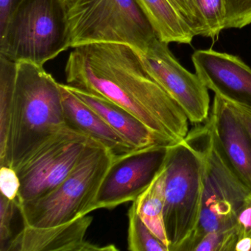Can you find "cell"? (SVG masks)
<instances>
[{
  "instance_id": "1",
  "label": "cell",
  "mask_w": 251,
  "mask_h": 251,
  "mask_svg": "<svg viewBox=\"0 0 251 251\" xmlns=\"http://www.w3.org/2000/svg\"><path fill=\"white\" fill-rule=\"evenodd\" d=\"M67 85L105 98L134 114L170 145L189 133L181 107L150 75L136 50L123 44L73 48L65 67Z\"/></svg>"
},
{
  "instance_id": "2",
  "label": "cell",
  "mask_w": 251,
  "mask_h": 251,
  "mask_svg": "<svg viewBox=\"0 0 251 251\" xmlns=\"http://www.w3.org/2000/svg\"><path fill=\"white\" fill-rule=\"evenodd\" d=\"M67 126L61 83L43 66L17 63L8 142L0 165L16 170L27 155Z\"/></svg>"
},
{
  "instance_id": "3",
  "label": "cell",
  "mask_w": 251,
  "mask_h": 251,
  "mask_svg": "<svg viewBox=\"0 0 251 251\" xmlns=\"http://www.w3.org/2000/svg\"><path fill=\"white\" fill-rule=\"evenodd\" d=\"M186 139L197 150L202 162V202L199 223L183 251L205 233L230 228L251 193L223 152L209 119L189 131Z\"/></svg>"
},
{
  "instance_id": "4",
  "label": "cell",
  "mask_w": 251,
  "mask_h": 251,
  "mask_svg": "<svg viewBox=\"0 0 251 251\" xmlns=\"http://www.w3.org/2000/svg\"><path fill=\"white\" fill-rule=\"evenodd\" d=\"M115 155L92 140L68 177L45 196L17 202L23 226L45 227L70 223L95 211L102 180Z\"/></svg>"
},
{
  "instance_id": "5",
  "label": "cell",
  "mask_w": 251,
  "mask_h": 251,
  "mask_svg": "<svg viewBox=\"0 0 251 251\" xmlns=\"http://www.w3.org/2000/svg\"><path fill=\"white\" fill-rule=\"evenodd\" d=\"M64 0H19L0 27V55L44 66L69 46Z\"/></svg>"
},
{
  "instance_id": "6",
  "label": "cell",
  "mask_w": 251,
  "mask_h": 251,
  "mask_svg": "<svg viewBox=\"0 0 251 251\" xmlns=\"http://www.w3.org/2000/svg\"><path fill=\"white\" fill-rule=\"evenodd\" d=\"M69 46L123 44L143 52L157 37L134 0H64Z\"/></svg>"
},
{
  "instance_id": "7",
  "label": "cell",
  "mask_w": 251,
  "mask_h": 251,
  "mask_svg": "<svg viewBox=\"0 0 251 251\" xmlns=\"http://www.w3.org/2000/svg\"><path fill=\"white\" fill-rule=\"evenodd\" d=\"M164 220L170 251H183L198 227L202 210L201 156L185 138L170 145L165 164Z\"/></svg>"
},
{
  "instance_id": "8",
  "label": "cell",
  "mask_w": 251,
  "mask_h": 251,
  "mask_svg": "<svg viewBox=\"0 0 251 251\" xmlns=\"http://www.w3.org/2000/svg\"><path fill=\"white\" fill-rule=\"evenodd\" d=\"M92 140L67 126L38 147L15 170L21 183L18 202L55 189L74 170Z\"/></svg>"
},
{
  "instance_id": "9",
  "label": "cell",
  "mask_w": 251,
  "mask_h": 251,
  "mask_svg": "<svg viewBox=\"0 0 251 251\" xmlns=\"http://www.w3.org/2000/svg\"><path fill=\"white\" fill-rule=\"evenodd\" d=\"M169 146L152 145L115 155L100 186L95 209L136 201L162 170Z\"/></svg>"
},
{
  "instance_id": "10",
  "label": "cell",
  "mask_w": 251,
  "mask_h": 251,
  "mask_svg": "<svg viewBox=\"0 0 251 251\" xmlns=\"http://www.w3.org/2000/svg\"><path fill=\"white\" fill-rule=\"evenodd\" d=\"M158 37L138 52L150 75L181 107L189 122L202 124L210 114L208 89L198 75L184 68Z\"/></svg>"
},
{
  "instance_id": "11",
  "label": "cell",
  "mask_w": 251,
  "mask_h": 251,
  "mask_svg": "<svg viewBox=\"0 0 251 251\" xmlns=\"http://www.w3.org/2000/svg\"><path fill=\"white\" fill-rule=\"evenodd\" d=\"M192 60L207 89L228 102L251 108V68L239 57L201 50L194 52Z\"/></svg>"
},
{
  "instance_id": "12",
  "label": "cell",
  "mask_w": 251,
  "mask_h": 251,
  "mask_svg": "<svg viewBox=\"0 0 251 251\" xmlns=\"http://www.w3.org/2000/svg\"><path fill=\"white\" fill-rule=\"evenodd\" d=\"M93 217L86 215L52 227L23 226L8 251H115L114 245L100 246L85 240Z\"/></svg>"
},
{
  "instance_id": "13",
  "label": "cell",
  "mask_w": 251,
  "mask_h": 251,
  "mask_svg": "<svg viewBox=\"0 0 251 251\" xmlns=\"http://www.w3.org/2000/svg\"><path fill=\"white\" fill-rule=\"evenodd\" d=\"M223 152L251 189V137L226 100L216 95L208 117Z\"/></svg>"
},
{
  "instance_id": "14",
  "label": "cell",
  "mask_w": 251,
  "mask_h": 251,
  "mask_svg": "<svg viewBox=\"0 0 251 251\" xmlns=\"http://www.w3.org/2000/svg\"><path fill=\"white\" fill-rule=\"evenodd\" d=\"M61 87L64 118L69 127L102 144L114 155H123L136 150L96 111L71 92L67 85L61 83Z\"/></svg>"
},
{
  "instance_id": "15",
  "label": "cell",
  "mask_w": 251,
  "mask_h": 251,
  "mask_svg": "<svg viewBox=\"0 0 251 251\" xmlns=\"http://www.w3.org/2000/svg\"><path fill=\"white\" fill-rule=\"evenodd\" d=\"M67 86L136 149L155 145H171L123 107L78 88Z\"/></svg>"
},
{
  "instance_id": "16",
  "label": "cell",
  "mask_w": 251,
  "mask_h": 251,
  "mask_svg": "<svg viewBox=\"0 0 251 251\" xmlns=\"http://www.w3.org/2000/svg\"><path fill=\"white\" fill-rule=\"evenodd\" d=\"M152 26L157 37L166 43L190 45L195 35L168 0H134Z\"/></svg>"
},
{
  "instance_id": "17",
  "label": "cell",
  "mask_w": 251,
  "mask_h": 251,
  "mask_svg": "<svg viewBox=\"0 0 251 251\" xmlns=\"http://www.w3.org/2000/svg\"><path fill=\"white\" fill-rule=\"evenodd\" d=\"M165 176L164 166L149 187L133 202L144 223L169 248L164 220Z\"/></svg>"
},
{
  "instance_id": "18",
  "label": "cell",
  "mask_w": 251,
  "mask_h": 251,
  "mask_svg": "<svg viewBox=\"0 0 251 251\" xmlns=\"http://www.w3.org/2000/svg\"><path fill=\"white\" fill-rule=\"evenodd\" d=\"M17 70V63L0 55V156L8 142Z\"/></svg>"
},
{
  "instance_id": "19",
  "label": "cell",
  "mask_w": 251,
  "mask_h": 251,
  "mask_svg": "<svg viewBox=\"0 0 251 251\" xmlns=\"http://www.w3.org/2000/svg\"><path fill=\"white\" fill-rule=\"evenodd\" d=\"M127 249L130 251H170L144 223L133 202L128 210Z\"/></svg>"
},
{
  "instance_id": "20",
  "label": "cell",
  "mask_w": 251,
  "mask_h": 251,
  "mask_svg": "<svg viewBox=\"0 0 251 251\" xmlns=\"http://www.w3.org/2000/svg\"><path fill=\"white\" fill-rule=\"evenodd\" d=\"M204 27V37L215 39L226 29L225 0H193Z\"/></svg>"
},
{
  "instance_id": "21",
  "label": "cell",
  "mask_w": 251,
  "mask_h": 251,
  "mask_svg": "<svg viewBox=\"0 0 251 251\" xmlns=\"http://www.w3.org/2000/svg\"><path fill=\"white\" fill-rule=\"evenodd\" d=\"M238 241L239 235L234 226L230 228L220 229L205 233L193 245L191 251H236Z\"/></svg>"
},
{
  "instance_id": "22",
  "label": "cell",
  "mask_w": 251,
  "mask_h": 251,
  "mask_svg": "<svg viewBox=\"0 0 251 251\" xmlns=\"http://www.w3.org/2000/svg\"><path fill=\"white\" fill-rule=\"evenodd\" d=\"M18 201H11L1 195L0 198V251H8L12 241V223Z\"/></svg>"
},
{
  "instance_id": "23",
  "label": "cell",
  "mask_w": 251,
  "mask_h": 251,
  "mask_svg": "<svg viewBox=\"0 0 251 251\" xmlns=\"http://www.w3.org/2000/svg\"><path fill=\"white\" fill-rule=\"evenodd\" d=\"M226 29H241L251 25V0H225Z\"/></svg>"
},
{
  "instance_id": "24",
  "label": "cell",
  "mask_w": 251,
  "mask_h": 251,
  "mask_svg": "<svg viewBox=\"0 0 251 251\" xmlns=\"http://www.w3.org/2000/svg\"><path fill=\"white\" fill-rule=\"evenodd\" d=\"M239 241L236 251H251V193L244 202L236 220Z\"/></svg>"
},
{
  "instance_id": "25",
  "label": "cell",
  "mask_w": 251,
  "mask_h": 251,
  "mask_svg": "<svg viewBox=\"0 0 251 251\" xmlns=\"http://www.w3.org/2000/svg\"><path fill=\"white\" fill-rule=\"evenodd\" d=\"M195 36L204 37V27L193 0H168Z\"/></svg>"
},
{
  "instance_id": "26",
  "label": "cell",
  "mask_w": 251,
  "mask_h": 251,
  "mask_svg": "<svg viewBox=\"0 0 251 251\" xmlns=\"http://www.w3.org/2000/svg\"><path fill=\"white\" fill-rule=\"evenodd\" d=\"M20 177L17 171L8 166L0 167V191L1 195L11 201H18L20 195Z\"/></svg>"
},
{
  "instance_id": "27",
  "label": "cell",
  "mask_w": 251,
  "mask_h": 251,
  "mask_svg": "<svg viewBox=\"0 0 251 251\" xmlns=\"http://www.w3.org/2000/svg\"><path fill=\"white\" fill-rule=\"evenodd\" d=\"M227 102L232 111L242 122L251 137V108L239 105V104L233 103L228 101Z\"/></svg>"
},
{
  "instance_id": "28",
  "label": "cell",
  "mask_w": 251,
  "mask_h": 251,
  "mask_svg": "<svg viewBox=\"0 0 251 251\" xmlns=\"http://www.w3.org/2000/svg\"><path fill=\"white\" fill-rule=\"evenodd\" d=\"M18 2L19 0H0V27L4 25Z\"/></svg>"
},
{
  "instance_id": "29",
  "label": "cell",
  "mask_w": 251,
  "mask_h": 251,
  "mask_svg": "<svg viewBox=\"0 0 251 251\" xmlns=\"http://www.w3.org/2000/svg\"></svg>"
}]
</instances>
